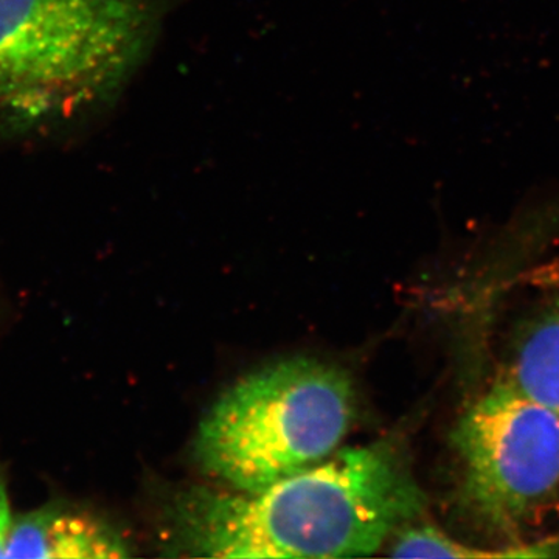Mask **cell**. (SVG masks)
<instances>
[{
	"mask_svg": "<svg viewBox=\"0 0 559 559\" xmlns=\"http://www.w3.org/2000/svg\"><path fill=\"white\" fill-rule=\"evenodd\" d=\"M425 509L406 450L384 439L257 492L187 489L171 509L173 547L204 558L369 557Z\"/></svg>",
	"mask_w": 559,
	"mask_h": 559,
	"instance_id": "cell-1",
	"label": "cell"
},
{
	"mask_svg": "<svg viewBox=\"0 0 559 559\" xmlns=\"http://www.w3.org/2000/svg\"><path fill=\"white\" fill-rule=\"evenodd\" d=\"M390 555L396 558H487V554L450 535L436 525L414 521L389 540Z\"/></svg>",
	"mask_w": 559,
	"mask_h": 559,
	"instance_id": "cell-7",
	"label": "cell"
},
{
	"mask_svg": "<svg viewBox=\"0 0 559 559\" xmlns=\"http://www.w3.org/2000/svg\"><path fill=\"white\" fill-rule=\"evenodd\" d=\"M165 11L167 0H0V119L28 130L112 100Z\"/></svg>",
	"mask_w": 559,
	"mask_h": 559,
	"instance_id": "cell-2",
	"label": "cell"
},
{
	"mask_svg": "<svg viewBox=\"0 0 559 559\" xmlns=\"http://www.w3.org/2000/svg\"><path fill=\"white\" fill-rule=\"evenodd\" d=\"M131 557L130 546L106 522L49 506L14 518L5 558L110 559Z\"/></svg>",
	"mask_w": 559,
	"mask_h": 559,
	"instance_id": "cell-6",
	"label": "cell"
},
{
	"mask_svg": "<svg viewBox=\"0 0 559 559\" xmlns=\"http://www.w3.org/2000/svg\"><path fill=\"white\" fill-rule=\"evenodd\" d=\"M13 521L14 516L11 513L5 480H3L2 473H0V558H5L7 543H9Z\"/></svg>",
	"mask_w": 559,
	"mask_h": 559,
	"instance_id": "cell-8",
	"label": "cell"
},
{
	"mask_svg": "<svg viewBox=\"0 0 559 559\" xmlns=\"http://www.w3.org/2000/svg\"><path fill=\"white\" fill-rule=\"evenodd\" d=\"M495 377L559 417V270L530 283L503 329Z\"/></svg>",
	"mask_w": 559,
	"mask_h": 559,
	"instance_id": "cell-5",
	"label": "cell"
},
{
	"mask_svg": "<svg viewBox=\"0 0 559 559\" xmlns=\"http://www.w3.org/2000/svg\"><path fill=\"white\" fill-rule=\"evenodd\" d=\"M358 415L348 371L307 356L267 364L224 390L193 443L202 473L257 492L331 457Z\"/></svg>",
	"mask_w": 559,
	"mask_h": 559,
	"instance_id": "cell-4",
	"label": "cell"
},
{
	"mask_svg": "<svg viewBox=\"0 0 559 559\" xmlns=\"http://www.w3.org/2000/svg\"><path fill=\"white\" fill-rule=\"evenodd\" d=\"M450 514L488 558L559 555V417L492 377L450 433Z\"/></svg>",
	"mask_w": 559,
	"mask_h": 559,
	"instance_id": "cell-3",
	"label": "cell"
}]
</instances>
